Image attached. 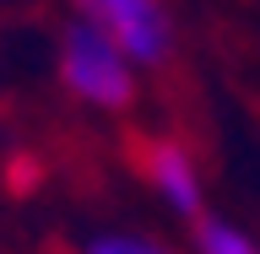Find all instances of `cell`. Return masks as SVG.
Instances as JSON below:
<instances>
[{
	"instance_id": "cell-1",
	"label": "cell",
	"mask_w": 260,
	"mask_h": 254,
	"mask_svg": "<svg viewBox=\"0 0 260 254\" xmlns=\"http://www.w3.org/2000/svg\"><path fill=\"white\" fill-rule=\"evenodd\" d=\"M60 76H65V92L76 103H87L98 114H125L136 103L141 65L130 60L103 27H92L87 16H76L60 32Z\"/></svg>"
},
{
	"instance_id": "cell-2",
	"label": "cell",
	"mask_w": 260,
	"mask_h": 254,
	"mask_svg": "<svg viewBox=\"0 0 260 254\" xmlns=\"http://www.w3.org/2000/svg\"><path fill=\"white\" fill-rule=\"evenodd\" d=\"M76 16L103 27L141 70H152L174 54V16L162 0H76Z\"/></svg>"
},
{
	"instance_id": "cell-3",
	"label": "cell",
	"mask_w": 260,
	"mask_h": 254,
	"mask_svg": "<svg viewBox=\"0 0 260 254\" xmlns=\"http://www.w3.org/2000/svg\"><path fill=\"white\" fill-rule=\"evenodd\" d=\"M141 178L152 184L162 206L174 216H201L206 206V184H201V162L190 157V146L174 135H152L141 146Z\"/></svg>"
},
{
	"instance_id": "cell-4",
	"label": "cell",
	"mask_w": 260,
	"mask_h": 254,
	"mask_svg": "<svg viewBox=\"0 0 260 254\" xmlns=\"http://www.w3.org/2000/svg\"><path fill=\"white\" fill-rule=\"evenodd\" d=\"M195 254H260V238H249L239 222H222V216H195V238H190Z\"/></svg>"
},
{
	"instance_id": "cell-5",
	"label": "cell",
	"mask_w": 260,
	"mask_h": 254,
	"mask_svg": "<svg viewBox=\"0 0 260 254\" xmlns=\"http://www.w3.org/2000/svg\"><path fill=\"white\" fill-rule=\"evenodd\" d=\"M81 254H168V249L152 243V238H141V233H98Z\"/></svg>"
}]
</instances>
